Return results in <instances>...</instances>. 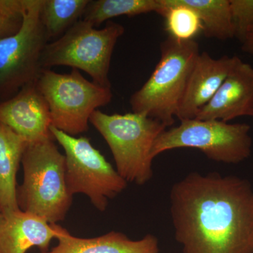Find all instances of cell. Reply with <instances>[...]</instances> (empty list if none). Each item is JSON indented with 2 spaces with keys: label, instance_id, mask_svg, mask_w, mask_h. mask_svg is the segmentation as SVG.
Listing matches in <instances>:
<instances>
[{
  "label": "cell",
  "instance_id": "obj_1",
  "mask_svg": "<svg viewBox=\"0 0 253 253\" xmlns=\"http://www.w3.org/2000/svg\"><path fill=\"white\" fill-rule=\"evenodd\" d=\"M170 213L183 253H253V186L217 172L173 184Z\"/></svg>",
  "mask_w": 253,
  "mask_h": 253
},
{
  "label": "cell",
  "instance_id": "obj_2",
  "mask_svg": "<svg viewBox=\"0 0 253 253\" xmlns=\"http://www.w3.org/2000/svg\"><path fill=\"white\" fill-rule=\"evenodd\" d=\"M23 182L17 190L20 210L35 214L49 224L66 217L73 196L66 184V159L54 138L30 143L22 161Z\"/></svg>",
  "mask_w": 253,
  "mask_h": 253
},
{
  "label": "cell",
  "instance_id": "obj_3",
  "mask_svg": "<svg viewBox=\"0 0 253 253\" xmlns=\"http://www.w3.org/2000/svg\"><path fill=\"white\" fill-rule=\"evenodd\" d=\"M200 53L194 40L179 41L168 37L161 43V59L154 72L131 96L132 112L157 120L167 127L172 126Z\"/></svg>",
  "mask_w": 253,
  "mask_h": 253
},
{
  "label": "cell",
  "instance_id": "obj_4",
  "mask_svg": "<svg viewBox=\"0 0 253 253\" xmlns=\"http://www.w3.org/2000/svg\"><path fill=\"white\" fill-rule=\"evenodd\" d=\"M89 123L109 145L123 179L139 185L151 179L153 146L167 126L138 113L109 115L99 110L92 113Z\"/></svg>",
  "mask_w": 253,
  "mask_h": 253
},
{
  "label": "cell",
  "instance_id": "obj_5",
  "mask_svg": "<svg viewBox=\"0 0 253 253\" xmlns=\"http://www.w3.org/2000/svg\"><path fill=\"white\" fill-rule=\"evenodd\" d=\"M125 28L109 21L102 29L81 19L62 36L48 43L41 58L43 69L53 66H70L87 73L96 84L111 88L110 65L116 43Z\"/></svg>",
  "mask_w": 253,
  "mask_h": 253
},
{
  "label": "cell",
  "instance_id": "obj_6",
  "mask_svg": "<svg viewBox=\"0 0 253 253\" xmlns=\"http://www.w3.org/2000/svg\"><path fill=\"white\" fill-rule=\"evenodd\" d=\"M37 86L49 106L51 126L73 136L87 131L92 113L113 98L111 88L88 81L75 68L69 74L43 69Z\"/></svg>",
  "mask_w": 253,
  "mask_h": 253
},
{
  "label": "cell",
  "instance_id": "obj_7",
  "mask_svg": "<svg viewBox=\"0 0 253 253\" xmlns=\"http://www.w3.org/2000/svg\"><path fill=\"white\" fill-rule=\"evenodd\" d=\"M251 126L246 123H231L216 120H184L176 126L166 129L155 141L152 157L181 148L199 150L218 163L238 164L251 156Z\"/></svg>",
  "mask_w": 253,
  "mask_h": 253
},
{
  "label": "cell",
  "instance_id": "obj_8",
  "mask_svg": "<svg viewBox=\"0 0 253 253\" xmlns=\"http://www.w3.org/2000/svg\"><path fill=\"white\" fill-rule=\"evenodd\" d=\"M50 131L64 150L68 193L72 196L85 195L96 209L104 212L109 200L122 193L127 182L87 137H75L54 126H51Z\"/></svg>",
  "mask_w": 253,
  "mask_h": 253
},
{
  "label": "cell",
  "instance_id": "obj_9",
  "mask_svg": "<svg viewBox=\"0 0 253 253\" xmlns=\"http://www.w3.org/2000/svg\"><path fill=\"white\" fill-rule=\"evenodd\" d=\"M42 1L23 0L22 26L16 34L0 40L1 101L36 83L42 71V55L49 41L41 22Z\"/></svg>",
  "mask_w": 253,
  "mask_h": 253
},
{
  "label": "cell",
  "instance_id": "obj_10",
  "mask_svg": "<svg viewBox=\"0 0 253 253\" xmlns=\"http://www.w3.org/2000/svg\"><path fill=\"white\" fill-rule=\"evenodd\" d=\"M0 123L24 138L28 144L54 138L50 131L49 106L37 82L23 86L12 97L0 102Z\"/></svg>",
  "mask_w": 253,
  "mask_h": 253
},
{
  "label": "cell",
  "instance_id": "obj_11",
  "mask_svg": "<svg viewBox=\"0 0 253 253\" xmlns=\"http://www.w3.org/2000/svg\"><path fill=\"white\" fill-rule=\"evenodd\" d=\"M243 116L253 117V67L236 56L220 87L196 118L228 123Z\"/></svg>",
  "mask_w": 253,
  "mask_h": 253
},
{
  "label": "cell",
  "instance_id": "obj_12",
  "mask_svg": "<svg viewBox=\"0 0 253 253\" xmlns=\"http://www.w3.org/2000/svg\"><path fill=\"white\" fill-rule=\"evenodd\" d=\"M236 59V56L214 59L207 52L200 53L176 113L179 121L196 118L220 87Z\"/></svg>",
  "mask_w": 253,
  "mask_h": 253
},
{
  "label": "cell",
  "instance_id": "obj_13",
  "mask_svg": "<svg viewBox=\"0 0 253 253\" xmlns=\"http://www.w3.org/2000/svg\"><path fill=\"white\" fill-rule=\"evenodd\" d=\"M56 235L53 224L21 210L0 216V253H26L34 247L47 252Z\"/></svg>",
  "mask_w": 253,
  "mask_h": 253
},
{
  "label": "cell",
  "instance_id": "obj_14",
  "mask_svg": "<svg viewBox=\"0 0 253 253\" xmlns=\"http://www.w3.org/2000/svg\"><path fill=\"white\" fill-rule=\"evenodd\" d=\"M53 225L59 244L51 251L41 253H158L160 251L158 240L152 234L133 241L123 233L111 231L99 237L81 239L57 224Z\"/></svg>",
  "mask_w": 253,
  "mask_h": 253
},
{
  "label": "cell",
  "instance_id": "obj_15",
  "mask_svg": "<svg viewBox=\"0 0 253 253\" xmlns=\"http://www.w3.org/2000/svg\"><path fill=\"white\" fill-rule=\"evenodd\" d=\"M28 142L0 123V209L1 214L20 210L16 174Z\"/></svg>",
  "mask_w": 253,
  "mask_h": 253
},
{
  "label": "cell",
  "instance_id": "obj_16",
  "mask_svg": "<svg viewBox=\"0 0 253 253\" xmlns=\"http://www.w3.org/2000/svg\"><path fill=\"white\" fill-rule=\"evenodd\" d=\"M195 10L208 38L226 41L234 38L229 0H180Z\"/></svg>",
  "mask_w": 253,
  "mask_h": 253
},
{
  "label": "cell",
  "instance_id": "obj_17",
  "mask_svg": "<svg viewBox=\"0 0 253 253\" xmlns=\"http://www.w3.org/2000/svg\"><path fill=\"white\" fill-rule=\"evenodd\" d=\"M90 0H42L41 19L48 39L59 38L83 17Z\"/></svg>",
  "mask_w": 253,
  "mask_h": 253
},
{
  "label": "cell",
  "instance_id": "obj_18",
  "mask_svg": "<svg viewBox=\"0 0 253 253\" xmlns=\"http://www.w3.org/2000/svg\"><path fill=\"white\" fill-rule=\"evenodd\" d=\"M161 8V0H90L82 19L96 27L111 18L158 13Z\"/></svg>",
  "mask_w": 253,
  "mask_h": 253
},
{
  "label": "cell",
  "instance_id": "obj_19",
  "mask_svg": "<svg viewBox=\"0 0 253 253\" xmlns=\"http://www.w3.org/2000/svg\"><path fill=\"white\" fill-rule=\"evenodd\" d=\"M161 4L158 14L166 19V29L171 38L179 41H194L203 32L199 15L180 0H161Z\"/></svg>",
  "mask_w": 253,
  "mask_h": 253
},
{
  "label": "cell",
  "instance_id": "obj_20",
  "mask_svg": "<svg viewBox=\"0 0 253 253\" xmlns=\"http://www.w3.org/2000/svg\"><path fill=\"white\" fill-rule=\"evenodd\" d=\"M23 0H0V40L16 34L23 21Z\"/></svg>",
  "mask_w": 253,
  "mask_h": 253
},
{
  "label": "cell",
  "instance_id": "obj_21",
  "mask_svg": "<svg viewBox=\"0 0 253 253\" xmlns=\"http://www.w3.org/2000/svg\"><path fill=\"white\" fill-rule=\"evenodd\" d=\"M234 38L242 43L253 28V0H229Z\"/></svg>",
  "mask_w": 253,
  "mask_h": 253
},
{
  "label": "cell",
  "instance_id": "obj_22",
  "mask_svg": "<svg viewBox=\"0 0 253 253\" xmlns=\"http://www.w3.org/2000/svg\"><path fill=\"white\" fill-rule=\"evenodd\" d=\"M242 49L244 52L253 56V28L248 33L242 43Z\"/></svg>",
  "mask_w": 253,
  "mask_h": 253
},
{
  "label": "cell",
  "instance_id": "obj_23",
  "mask_svg": "<svg viewBox=\"0 0 253 253\" xmlns=\"http://www.w3.org/2000/svg\"><path fill=\"white\" fill-rule=\"evenodd\" d=\"M1 209H0V216H1Z\"/></svg>",
  "mask_w": 253,
  "mask_h": 253
}]
</instances>
